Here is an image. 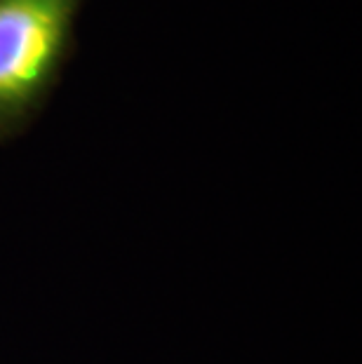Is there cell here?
Instances as JSON below:
<instances>
[{
	"label": "cell",
	"instance_id": "6da1fadb",
	"mask_svg": "<svg viewBox=\"0 0 362 364\" xmlns=\"http://www.w3.org/2000/svg\"><path fill=\"white\" fill-rule=\"evenodd\" d=\"M73 0H0V106L41 87L64 43Z\"/></svg>",
	"mask_w": 362,
	"mask_h": 364
}]
</instances>
